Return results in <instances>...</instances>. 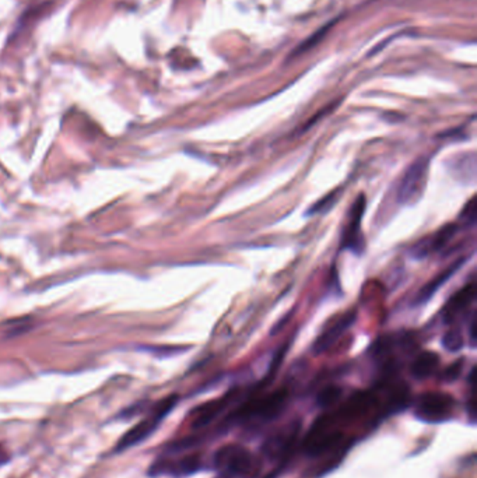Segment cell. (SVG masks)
Returning a JSON list of instances; mask_svg holds the SVG:
<instances>
[{
    "mask_svg": "<svg viewBox=\"0 0 477 478\" xmlns=\"http://www.w3.org/2000/svg\"><path fill=\"white\" fill-rule=\"evenodd\" d=\"M429 159L413 161L402 175L398 186V200L405 206L416 204L424 194L429 179Z\"/></svg>",
    "mask_w": 477,
    "mask_h": 478,
    "instance_id": "obj_4",
    "label": "cell"
},
{
    "mask_svg": "<svg viewBox=\"0 0 477 478\" xmlns=\"http://www.w3.org/2000/svg\"><path fill=\"white\" fill-rule=\"evenodd\" d=\"M476 317H475V314H473V315H472V319H471V324H469V334H471V344H472V345L476 344Z\"/></svg>",
    "mask_w": 477,
    "mask_h": 478,
    "instance_id": "obj_21",
    "label": "cell"
},
{
    "mask_svg": "<svg viewBox=\"0 0 477 478\" xmlns=\"http://www.w3.org/2000/svg\"><path fill=\"white\" fill-rule=\"evenodd\" d=\"M287 393L285 390H279L263 397H258L249 401H245L241 407H238L233 416H230V421L237 423H268L275 420L286 406Z\"/></svg>",
    "mask_w": 477,
    "mask_h": 478,
    "instance_id": "obj_2",
    "label": "cell"
},
{
    "mask_svg": "<svg viewBox=\"0 0 477 478\" xmlns=\"http://www.w3.org/2000/svg\"><path fill=\"white\" fill-rule=\"evenodd\" d=\"M296 431H285L277 435L270 437L265 444H263V453L266 458L276 460L285 458L293 448L296 442Z\"/></svg>",
    "mask_w": 477,
    "mask_h": 478,
    "instance_id": "obj_13",
    "label": "cell"
},
{
    "mask_svg": "<svg viewBox=\"0 0 477 478\" xmlns=\"http://www.w3.org/2000/svg\"><path fill=\"white\" fill-rule=\"evenodd\" d=\"M465 345V338L459 327H451L443 337V347L450 352H458Z\"/></svg>",
    "mask_w": 477,
    "mask_h": 478,
    "instance_id": "obj_17",
    "label": "cell"
},
{
    "mask_svg": "<svg viewBox=\"0 0 477 478\" xmlns=\"http://www.w3.org/2000/svg\"><path fill=\"white\" fill-rule=\"evenodd\" d=\"M341 394H343L341 387H339L336 385L326 386L319 392L317 403H318L319 407H322V409H329L340 400Z\"/></svg>",
    "mask_w": 477,
    "mask_h": 478,
    "instance_id": "obj_18",
    "label": "cell"
},
{
    "mask_svg": "<svg viewBox=\"0 0 477 478\" xmlns=\"http://www.w3.org/2000/svg\"><path fill=\"white\" fill-rule=\"evenodd\" d=\"M477 217V204L476 197H472L468 204L465 206L462 214H461V221L468 225V227H473L476 224Z\"/></svg>",
    "mask_w": 477,
    "mask_h": 478,
    "instance_id": "obj_19",
    "label": "cell"
},
{
    "mask_svg": "<svg viewBox=\"0 0 477 478\" xmlns=\"http://www.w3.org/2000/svg\"><path fill=\"white\" fill-rule=\"evenodd\" d=\"M365 211V196L358 194V197L353 201L348 220L346 223L343 235H341V248L351 249L353 252H360L362 248V238H361V221Z\"/></svg>",
    "mask_w": 477,
    "mask_h": 478,
    "instance_id": "obj_6",
    "label": "cell"
},
{
    "mask_svg": "<svg viewBox=\"0 0 477 478\" xmlns=\"http://www.w3.org/2000/svg\"><path fill=\"white\" fill-rule=\"evenodd\" d=\"M461 372H462V361H458V362H455V364H452V365H450L447 368V371H445L443 378L447 382H452V380H457L459 378Z\"/></svg>",
    "mask_w": 477,
    "mask_h": 478,
    "instance_id": "obj_20",
    "label": "cell"
},
{
    "mask_svg": "<svg viewBox=\"0 0 477 478\" xmlns=\"http://www.w3.org/2000/svg\"><path fill=\"white\" fill-rule=\"evenodd\" d=\"M457 234H458V225L457 224H447L443 228H440L430 238H426V239H422L420 242H417L413 246L412 253L416 259H424L430 253L441 252L443 249H445L450 245V242L455 238Z\"/></svg>",
    "mask_w": 477,
    "mask_h": 478,
    "instance_id": "obj_9",
    "label": "cell"
},
{
    "mask_svg": "<svg viewBox=\"0 0 477 478\" xmlns=\"http://www.w3.org/2000/svg\"><path fill=\"white\" fill-rule=\"evenodd\" d=\"M464 262H465V258H462V259H458V260H455L451 266H448L445 270H443L438 276H436L433 280H430L419 293H417V296H416V298H414V305H424V304H427L436 294H437V291L454 276V274H457V272L462 267V265H464Z\"/></svg>",
    "mask_w": 477,
    "mask_h": 478,
    "instance_id": "obj_12",
    "label": "cell"
},
{
    "mask_svg": "<svg viewBox=\"0 0 477 478\" xmlns=\"http://www.w3.org/2000/svg\"><path fill=\"white\" fill-rule=\"evenodd\" d=\"M454 407L455 400L450 394L443 392H427L417 399L414 414L424 423L437 424L450 420Z\"/></svg>",
    "mask_w": 477,
    "mask_h": 478,
    "instance_id": "obj_5",
    "label": "cell"
},
{
    "mask_svg": "<svg viewBox=\"0 0 477 478\" xmlns=\"http://www.w3.org/2000/svg\"><path fill=\"white\" fill-rule=\"evenodd\" d=\"M218 478H254L259 472L255 456L240 445H226L213 456Z\"/></svg>",
    "mask_w": 477,
    "mask_h": 478,
    "instance_id": "obj_1",
    "label": "cell"
},
{
    "mask_svg": "<svg viewBox=\"0 0 477 478\" xmlns=\"http://www.w3.org/2000/svg\"><path fill=\"white\" fill-rule=\"evenodd\" d=\"M476 298V284L469 283L459 290L444 307V321L451 324L459 317H462Z\"/></svg>",
    "mask_w": 477,
    "mask_h": 478,
    "instance_id": "obj_11",
    "label": "cell"
},
{
    "mask_svg": "<svg viewBox=\"0 0 477 478\" xmlns=\"http://www.w3.org/2000/svg\"><path fill=\"white\" fill-rule=\"evenodd\" d=\"M438 365H440V357L436 352L423 351L413 359L410 372L416 379L422 380V379L430 378L437 371Z\"/></svg>",
    "mask_w": 477,
    "mask_h": 478,
    "instance_id": "obj_15",
    "label": "cell"
},
{
    "mask_svg": "<svg viewBox=\"0 0 477 478\" xmlns=\"http://www.w3.org/2000/svg\"><path fill=\"white\" fill-rule=\"evenodd\" d=\"M202 469V460L197 455H188L181 459H161L152 466V476L169 474L174 477H185L197 473Z\"/></svg>",
    "mask_w": 477,
    "mask_h": 478,
    "instance_id": "obj_8",
    "label": "cell"
},
{
    "mask_svg": "<svg viewBox=\"0 0 477 478\" xmlns=\"http://www.w3.org/2000/svg\"><path fill=\"white\" fill-rule=\"evenodd\" d=\"M450 172L462 182H473L476 178V154L462 153L452 157L448 162Z\"/></svg>",
    "mask_w": 477,
    "mask_h": 478,
    "instance_id": "obj_14",
    "label": "cell"
},
{
    "mask_svg": "<svg viewBox=\"0 0 477 478\" xmlns=\"http://www.w3.org/2000/svg\"><path fill=\"white\" fill-rule=\"evenodd\" d=\"M357 319L355 311H347L337 318L330 320V323L323 328V331L315 338L313 344V352L322 354L327 351L330 347H333L339 338L353 326V323Z\"/></svg>",
    "mask_w": 477,
    "mask_h": 478,
    "instance_id": "obj_7",
    "label": "cell"
},
{
    "mask_svg": "<svg viewBox=\"0 0 477 478\" xmlns=\"http://www.w3.org/2000/svg\"><path fill=\"white\" fill-rule=\"evenodd\" d=\"M235 392H231L230 394L224 396L223 399L213 400L210 403H206L192 411V423L190 427L193 430H202L211 424L234 400Z\"/></svg>",
    "mask_w": 477,
    "mask_h": 478,
    "instance_id": "obj_10",
    "label": "cell"
},
{
    "mask_svg": "<svg viewBox=\"0 0 477 478\" xmlns=\"http://www.w3.org/2000/svg\"><path fill=\"white\" fill-rule=\"evenodd\" d=\"M176 403H178V396H175V394L161 400L159 404H156L153 407V410L149 413V416L145 420H142L138 425H135L131 431H128L119 439L115 451L124 452V451L143 442L145 439H148L159 428V423L171 413V410L176 406Z\"/></svg>",
    "mask_w": 477,
    "mask_h": 478,
    "instance_id": "obj_3",
    "label": "cell"
},
{
    "mask_svg": "<svg viewBox=\"0 0 477 478\" xmlns=\"http://www.w3.org/2000/svg\"><path fill=\"white\" fill-rule=\"evenodd\" d=\"M339 199H340V189H334L333 192H329L326 196H323L320 200L311 206V208L307 211V215H318V214L327 213L329 210L334 207Z\"/></svg>",
    "mask_w": 477,
    "mask_h": 478,
    "instance_id": "obj_16",
    "label": "cell"
}]
</instances>
